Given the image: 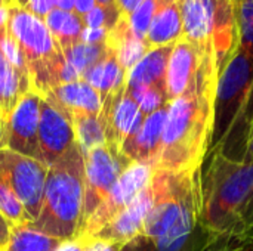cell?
Masks as SVG:
<instances>
[{
    "label": "cell",
    "mask_w": 253,
    "mask_h": 251,
    "mask_svg": "<svg viewBox=\"0 0 253 251\" xmlns=\"http://www.w3.org/2000/svg\"><path fill=\"white\" fill-rule=\"evenodd\" d=\"M126 77L127 71L120 65L116 52L108 46L107 53L83 75L82 80L89 83L104 102L111 92L126 84Z\"/></svg>",
    "instance_id": "ffe728a7"
},
{
    "label": "cell",
    "mask_w": 253,
    "mask_h": 251,
    "mask_svg": "<svg viewBox=\"0 0 253 251\" xmlns=\"http://www.w3.org/2000/svg\"><path fill=\"white\" fill-rule=\"evenodd\" d=\"M184 36L182 16L178 0H159L145 41L153 47L169 46Z\"/></svg>",
    "instance_id": "ac0fdd59"
},
{
    "label": "cell",
    "mask_w": 253,
    "mask_h": 251,
    "mask_svg": "<svg viewBox=\"0 0 253 251\" xmlns=\"http://www.w3.org/2000/svg\"><path fill=\"white\" fill-rule=\"evenodd\" d=\"M96 4H101V6L116 4V0H96Z\"/></svg>",
    "instance_id": "ee69618b"
},
{
    "label": "cell",
    "mask_w": 253,
    "mask_h": 251,
    "mask_svg": "<svg viewBox=\"0 0 253 251\" xmlns=\"http://www.w3.org/2000/svg\"><path fill=\"white\" fill-rule=\"evenodd\" d=\"M125 244L120 243H110L102 240H90L86 251H122Z\"/></svg>",
    "instance_id": "e575fe53"
},
{
    "label": "cell",
    "mask_w": 253,
    "mask_h": 251,
    "mask_svg": "<svg viewBox=\"0 0 253 251\" xmlns=\"http://www.w3.org/2000/svg\"><path fill=\"white\" fill-rule=\"evenodd\" d=\"M108 34H110V30H105V28H84L80 36V41L86 44L105 43L108 38Z\"/></svg>",
    "instance_id": "d6a6232c"
},
{
    "label": "cell",
    "mask_w": 253,
    "mask_h": 251,
    "mask_svg": "<svg viewBox=\"0 0 253 251\" xmlns=\"http://www.w3.org/2000/svg\"><path fill=\"white\" fill-rule=\"evenodd\" d=\"M96 6V0H76L73 12H76L79 16H84L87 12H90Z\"/></svg>",
    "instance_id": "8d00e7d4"
},
{
    "label": "cell",
    "mask_w": 253,
    "mask_h": 251,
    "mask_svg": "<svg viewBox=\"0 0 253 251\" xmlns=\"http://www.w3.org/2000/svg\"><path fill=\"white\" fill-rule=\"evenodd\" d=\"M42 96L33 90L27 92L6 121L7 149L40 161L39 117Z\"/></svg>",
    "instance_id": "7c38bea8"
},
{
    "label": "cell",
    "mask_w": 253,
    "mask_h": 251,
    "mask_svg": "<svg viewBox=\"0 0 253 251\" xmlns=\"http://www.w3.org/2000/svg\"><path fill=\"white\" fill-rule=\"evenodd\" d=\"M44 22L55 38L56 44L61 47V50L71 47L73 44L80 41V36L83 33L84 21L82 16H79L73 10H62L55 7L47 13L44 18Z\"/></svg>",
    "instance_id": "603a6c76"
},
{
    "label": "cell",
    "mask_w": 253,
    "mask_h": 251,
    "mask_svg": "<svg viewBox=\"0 0 253 251\" xmlns=\"http://www.w3.org/2000/svg\"><path fill=\"white\" fill-rule=\"evenodd\" d=\"M84 158L77 143L49 166L42 209L30 223L33 229L52 238L73 241L83 229Z\"/></svg>",
    "instance_id": "277c9868"
},
{
    "label": "cell",
    "mask_w": 253,
    "mask_h": 251,
    "mask_svg": "<svg viewBox=\"0 0 253 251\" xmlns=\"http://www.w3.org/2000/svg\"><path fill=\"white\" fill-rule=\"evenodd\" d=\"M245 151H243V157L253 160V115L249 121V127H248V133L245 136Z\"/></svg>",
    "instance_id": "f35d334b"
},
{
    "label": "cell",
    "mask_w": 253,
    "mask_h": 251,
    "mask_svg": "<svg viewBox=\"0 0 253 251\" xmlns=\"http://www.w3.org/2000/svg\"><path fill=\"white\" fill-rule=\"evenodd\" d=\"M157 4H159V0H141V3L126 16L132 33L138 38L145 40L150 24L154 18Z\"/></svg>",
    "instance_id": "f1b7e54d"
},
{
    "label": "cell",
    "mask_w": 253,
    "mask_h": 251,
    "mask_svg": "<svg viewBox=\"0 0 253 251\" xmlns=\"http://www.w3.org/2000/svg\"><path fill=\"white\" fill-rule=\"evenodd\" d=\"M3 1V4L6 6V7H10V6H13V1L15 0H1Z\"/></svg>",
    "instance_id": "f6af8a7d"
},
{
    "label": "cell",
    "mask_w": 253,
    "mask_h": 251,
    "mask_svg": "<svg viewBox=\"0 0 253 251\" xmlns=\"http://www.w3.org/2000/svg\"><path fill=\"white\" fill-rule=\"evenodd\" d=\"M7 146V133H6V123L3 121L0 115V149H4Z\"/></svg>",
    "instance_id": "60d3db41"
},
{
    "label": "cell",
    "mask_w": 253,
    "mask_h": 251,
    "mask_svg": "<svg viewBox=\"0 0 253 251\" xmlns=\"http://www.w3.org/2000/svg\"><path fill=\"white\" fill-rule=\"evenodd\" d=\"M76 0H55V6L62 10H73Z\"/></svg>",
    "instance_id": "7bdbcfd3"
},
{
    "label": "cell",
    "mask_w": 253,
    "mask_h": 251,
    "mask_svg": "<svg viewBox=\"0 0 253 251\" xmlns=\"http://www.w3.org/2000/svg\"><path fill=\"white\" fill-rule=\"evenodd\" d=\"M139 3L141 0H116V6L122 16H127Z\"/></svg>",
    "instance_id": "ab89813d"
},
{
    "label": "cell",
    "mask_w": 253,
    "mask_h": 251,
    "mask_svg": "<svg viewBox=\"0 0 253 251\" xmlns=\"http://www.w3.org/2000/svg\"><path fill=\"white\" fill-rule=\"evenodd\" d=\"M154 170L156 169L150 164L130 163L117 179L105 200L84 222L80 238L93 240L98 232L110 225L136 198V195L150 185Z\"/></svg>",
    "instance_id": "30bf717a"
},
{
    "label": "cell",
    "mask_w": 253,
    "mask_h": 251,
    "mask_svg": "<svg viewBox=\"0 0 253 251\" xmlns=\"http://www.w3.org/2000/svg\"><path fill=\"white\" fill-rule=\"evenodd\" d=\"M84 158L83 225L105 200L117 179L132 163L119 148L104 143L90 149Z\"/></svg>",
    "instance_id": "ba28073f"
},
{
    "label": "cell",
    "mask_w": 253,
    "mask_h": 251,
    "mask_svg": "<svg viewBox=\"0 0 253 251\" xmlns=\"http://www.w3.org/2000/svg\"><path fill=\"white\" fill-rule=\"evenodd\" d=\"M184 37L212 53L218 71L240 44L234 0H178Z\"/></svg>",
    "instance_id": "5b68a950"
},
{
    "label": "cell",
    "mask_w": 253,
    "mask_h": 251,
    "mask_svg": "<svg viewBox=\"0 0 253 251\" xmlns=\"http://www.w3.org/2000/svg\"><path fill=\"white\" fill-rule=\"evenodd\" d=\"M253 238L248 235L209 234L200 251H252Z\"/></svg>",
    "instance_id": "f546056e"
},
{
    "label": "cell",
    "mask_w": 253,
    "mask_h": 251,
    "mask_svg": "<svg viewBox=\"0 0 253 251\" xmlns=\"http://www.w3.org/2000/svg\"><path fill=\"white\" fill-rule=\"evenodd\" d=\"M242 220H243V228H245V232L246 235L252 237L253 238V189L246 206H245V210H243V215H242Z\"/></svg>",
    "instance_id": "836d02e7"
},
{
    "label": "cell",
    "mask_w": 253,
    "mask_h": 251,
    "mask_svg": "<svg viewBox=\"0 0 253 251\" xmlns=\"http://www.w3.org/2000/svg\"><path fill=\"white\" fill-rule=\"evenodd\" d=\"M90 240L86 238H77L73 241H65L56 251H86Z\"/></svg>",
    "instance_id": "d590c367"
},
{
    "label": "cell",
    "mask_w": 253,
    "mask_h": 251,
    "mask_svg": "<svg viewBox=\"0 0 253 251\" xmlns=\"http://www.w3.org/2000/svg\"><path fill=\"white\" fill-rule=\"evenodd\" d=\"M13 6L25 9L42 19H44L47 16V13L56 7L55 0H15Z\"/></svg>",
    "instance_id": "1f68e13d"
},
{
    "label": "cell",
    "mask_w": 253,
    "mask_h": 251,
    "mask_svg": "<svg viewBox=\"0 0 253 251\" xmlns=\"http://www.w3.org/2000/svg\"><path fill=\"white\" fill-rule=\"evenodd\" d=\"M172 46L173 44L150 49L142 59L127 71L126 86H154L166 92V70Z\"/></svg>",
    "instance_id": "d6986e66"
},
{
    "label": "cell",
    "mask_w": 253,
    "mask_h": 251,
    "mask_svg": "<svg viewBox=\"0 0 253 251\" xmlns=\"http://www.w3.org/2000/svg\"><path fill=\"white\" fill-rule=\"evenodd\" d=\"M120 16L122 15L116 4H108V6L96 4L90 12H87L83 16V21L86 28H105L111 31Z\"/></svg>",
    "instance_id": "4dcf8cb0"
},
{
    "label": "cell",
    "mask_w": 253,
    "mask_h": 251,
    "mask_svg": "<svg viewBox=\"0 0 253 251\" xmlns=\"http://www.w3.org/2000/svg\"><path fill=\"white\" fill-rule=\"evenodd\" d=\"M42 98L52 99L68 117H71L73 114L99 115L102 108L99 93L84 80H76L56 86L46 96Z\"/></svg>",
    "instance_id": "e0dca14e"
},
{
    "label": "cell",
    "mask_w": 253,
    "mask_h": 251,
    "mask_svg": "<svg viewBox=\"0 0 253 251\" xmlns=\"http://www.w3.org/2000/svg\"><path fill=\"white\" fill-rule=\"evenodd\" d=\"M252 93L253 56L239 46L218 74L213 102V126L208 155L222 146L230 138L233 129L248 111Z\"/></svg>",
    "instance_id": "8992f818"
},
{
    "label": "cell",
    "mask_w": 253,
    "mask_h": 251,
    "mask_svg": "<svg viewBox=\"0 0 253 251\" xmlns=\"http://www.w3.org/2000/svg\"><path fill=\"white\" fill-rule=\"evenodd\" d=\"M6 24H7V7L0 4V34L6 31Z\"/></svg>",
    "instance_id": "b9f144b4"
},
{
    "label": "cell",
    "mask_w": 253,
    "mask_h": 251,
    "mask_svg": "<svg viewBox=\"0 0 253 251\" xmlns=\"http://www.w3.org/2000/svg\"><path fill=\"white\" fill-rule=\"evenodd\" d=\"M76 145V133L70 117L49 98L40 99L39 148L40 161L52 166Z\"/></svg>",
    "instance_id": "8fae6325"
},
{
    "label": "cell",
    "mask_w": 253,
    "mask_h": 251,
    "mask_svg": "<svg viewBox=\"0 0 253 251\" xmlns=\"http://www.w3.org/2000/svg\"><path fill=\"white\" fill-rule=\"evenodd\" d=\"M10 229H12V225L0 215V250H3L7 246L9 238H10Z\"/></svg>",
    "instance_id": "74e56055"
},
{
    "label": "cell",
    "mask_w": 253,
    "mask_h": 251,
    "mask_svg": "<svg viewBox=\"0 0 253 251\" xmlns=\"http://www.w3.org/2000/svg\"><path fill=\"white\" fill-rule=\"evenodd\" d=\"M168 115V105L147 115L139 127V130L126 139L122 146V152L132 163H144L150 164L156 169L160 148H162V136Z\"/></svg>",
    "instance_id": "2e32d148"
},
{
    "label": "cell",
    "mask_w": 253,
    "mask_h": 251,
    "mask_svg": "<svg viewBox=\"0 0 253 251\" xmlns=\"http://www.w3.org/2000/svg\"><path fill=\"white\" fill-rule=\"evenodd\" d=\"M47 170L49 167L36 158L21 155L7 148L0 149V175L21 201L30 223L40 213Z\"/></svg>",
    "instance_id": "9c48e42d"
},
{
    "label": "cell",
    "mask_w": 253,
    "mask_h": 251,
    "mask_svg": "<svg viewBox=\"0 0 253 251\" xmlns=\"http://www.w3.org/2000/svg\"><path fill=\"white\" fill-rule=\"evenodd\" d=\"M99 117L105 126L107 143L122 151L126 139L133 136L145 115L139 111L138 104L126 90V84L111 92L102 102Z\"/></svg>",
    "instance_id": "4fadbf2b"
},
{
    "label": "cell",
    "mask_w": 253,
    "mask_h": 251,
    "mask_svg": "<svg viewBox=\"0 0 253 251\" xmlns=\"http://www.w3.org/2000/svg\"><path fill=\"white\" fill-rule=\"evenodd\" d=\"M206 53L184 36L173 43L166 70V95L169 101L181 96L188 89Z\"/></svg>",
    "instance_id": "9a60e30c"
},
{
    "label": "cell",
    "mask_w": 253,
    "mask_h": 251,
    "mask_svg": "<svg viewBox=\"0 0 253 251\" xmlns=\"http://www.w3.org/2000/svg\"><path fill=\"white\" fill-rule=\"evenodd\" d=\"M30 83L22 80L0 50V115L6 123L19 99L30 92Z\"/></svg>",
    "instance_id": "7402d4cb"
},
{
    "label": "cell",
    "mask_w": 253,
    "mask_h": 251,
    "mask_svg": "<svg viewBox=\"0 0 253 251\" xmlns=\"http://www.w3.org/2000/svg\"><path fill=\"white\" fill-rule=\"evenodd\" d=\"M218 74L215 56L206 53L188 89L169 101L156 169L200 172L209 152Z\"/></svg>",
    "instance_id": "6da1fadb"
},
{
    "label": "cell",
    "mask_w": 253,
    "mask_h": 251,
    "mask_svg": "<svg viewBox=\"0 0 253 251\" xmlns=\"http://www.w3.org/2000/svg\"><path fill=\"white\" fill-rule=\"evenodd\" d=\"M70 118L76 133V143L83 155H86L90 149L107 143L105 126L99 115L73 114Z\"/></svg>",
    "instance_id": "d4e9b609"
},
{
    "label": "cell",
    "mask_w": 253,
    "mask_h": 251,
    "mask_svg": "<svg viewBox=\"0 0 253 251\" xmlns=\"http://www.w3.org/2000/svg\"><path fill=\"white\" fill-rule=\"evenodd\" d=\"M252 189L253 160L231 158L219 148L215 149L202 178L203 231L215 235H246L242 215Z\"/></svg>",
    "instance_id": "3957f363"
},
{
    "label": "cell",
    "mask_w": 253,
    "mask_h": 251,
    "mask_svg": "<svg viewBox=\"0 0 253 251\" xmlns=\"http://www.w3.org/2000/svg\"><path fill=\"white\" fill-rule=\"evenodd\" d=\"M6 31L25 59L31 90L46 96L52 90V64L62 50L52 37L44 19L18 6H10L7 7Z\"/></svg>",
    "instance_id": "52a82bcc"
},
{
    "label": "cell",
    "mask_w": 253,
    "mask_h": 251,
    "mask_svg": "<svg viewBox=\"0 0 253 251\" xmlns=\"http://www.w3.org/2000/svg\"><path fill=\"white\" fill-rule=\"evenodd\" d=\"M108 44L99 43V44H86V43H76L68 49H64V58L67 64L73 68V71L79 75L82 80L83 75L107 53Z\"/></svg>",
    "instance_id": "484cf974"
},
{
    "label": "cell",
    "mask_w": 253,
    "mask_h": 251,
    "mask_svg": "<svg viewBox=\"0 0 253 251\" xmlns=\"http://www.w3.org/2000/svg\"><path fill=\"white\" fill-rule=\"evenodd\" d=\"M153 204L154 197L150 182V185L145 189H142L136 195V198L110 225H107L101 232H98L93 237V240L120 243L126 246L135 241L136 238H141L144 231V222L150 210L153 209Z\"/></svg>",
    "instance_id": "5bb4252c"
},
{
    "label": "cell",
    "mask_w": 253,
    "mask_h": 251,
    "mask_svg": "<svg viewBox=\"0 0 253 251\" xmlns=\"http://www.w3.org/2000/svg\"><path fill=\"white\" fill-rule=\"evenodd\" d=\"M0 215L13 226L30 223V219L18 200V197L10 189L6 179L0 175Z\"/></svg>",
    "instance_id": "83f0119b"
},
{
    "label": "cell",
    "mask_w": 253,
    "mask_h": 251,
    "mask_svg": "<svg viewBox=\"0 0 253 251\" xmlns=\"http://www.w3.org/2000/svg\"><path fill=\"white\" fill-rule=\"evenodd\" d=\"M65 241L37 232L30 223L13 225L7 246L0 251H56Z\"/></svg>",
    "instance_id": "cb8c5ba5"
},
{
    "label": "cell",
    "mask_w": 253,
    "mask_h": 251,
    "mask_svg": "<svg viewBox=\"0 0 253 251\" xmlns=\"http://www.w3.org/2000/svg\"><path fill=\"white\" fill-rule=\"evenodd\" d=\"M126 90L132 96V99L138 104L139 111L145 117L169 104L166 92L154 86H136V87L126 86Z\"/></svg>",
    "instance_id": "4316f807"
},
{
    "label": "cell",
    "mask_w": 253,
    "mask_h": 251,
    "mask_svg": "<svg viewBox=\"0 0 253 251\" xmlns=\"http://www.w3.org/2000/svg\"><path fill=\"white\" fill-rule=\"evenodd\" d=\"M151 188L154 204L144 222L142 238L153 241L157 251H200L209 235L200 223V172L156 169Z\"/></svg>",
    "instance_id": "7a4b0ae2"
},
{
    "label": "cell",
    "mask_w": 253,
    "mask_h": 251,
    "mask_svg": "<svg viewBox=\"0 0 253 251\" xmlns=\"http://www.w3.org/2000/svg\"><path fill=\"white\" fill-rule=\"evenodd\" d=\"M107 44L116 52L120 65L126 71L132 70L142 59V56L150 50L147 41L138 38L132 33L126 16L119 18L117 24L108 34Z\"/></svg>",
    "instance_id": "44dd1931"
}]
</instances>
